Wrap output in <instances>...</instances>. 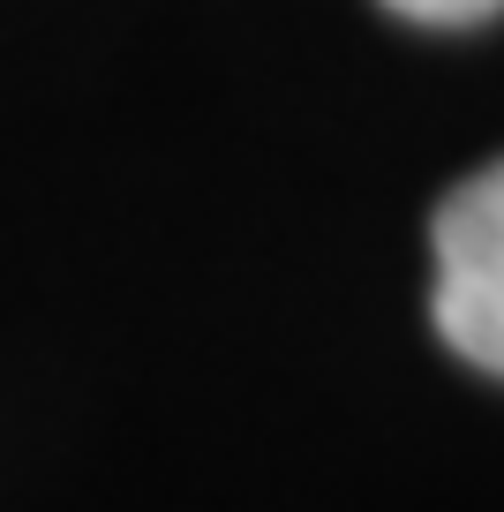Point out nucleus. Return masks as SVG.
Here are the masks:
<instances>
[{"mask_svg":"<svg viewBox=\"0 0 504 512\" xmlns=\"http://www.w3.org/2000/svg\"><path fill=\"white\" fill-rule=\"evenodd\" d=\"M384 8H399L407 23H437V31H459V23L497 16L504 0H384Z\"/></svg>","mask_w":504,"mask_h":512,"instance_id":"2","label":"nucleus"},{"mask_svg":"<svg viewBox=\"0 0 504 512\" xmlns=\"http://www.w3.org/2000/svg\"><path fill=\"white\" fill-rule=\"evenodd\" d=\"M437 332L504 377V159L467 174L437 211Z\"/></svg>","mask_w":504,"mask_h":512,"instance_id":"1","label":"nucleus"}]
</instances>
